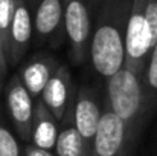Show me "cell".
I'll return each mask as SVG.
<instances>
[{"label": "cell", "mask_w": 157, "mask_h": 156, "mask_svg": "<svg viewBox=\"0 0 157 156\" xmlns=\"http://www.w3.org/2000/svg\"><path fill=\"white\" fill-rule=\"evenodd\" d=\"M131 3L133 0H102L96 12L89 55L95 70L104 78L111 77L124 66Z\"/></svg>", "instance_id": "6da1fadb"}, {"label": "cell", "mask_w": 157, "mask_h": 156, "mask_svg": "<svg viewBox=\"0 0 157 156\" xmlns=\"http://www.w3.org/2000/svg\"><path fill=\"white\" fill-rule=\"evenodd\" d=\"M105 107L124 121L128 144L133 146L144 121H147L142 78L125 66L108 77Z\"/></svg>", "instance_id": "7a4b0ae2"}, {"label": "cell", "mask_w": 157, "mask_h": 156, "mask_svg": "<svg viewBox=\"0 0 157 156\" xmlns=\"http://www.w3.org/2000/svg\"><path fill=\"white\" fill-rule=\"evenodd\" d=\"M157 45V0H133L127 32L124 66L142 78L148 57Z\"/></svg>", "instance_id": "3957f363"}, {"label": "cell", "mask_w": 157, "mask_h": 156, "mask_svg": "<svg viewBox=\"0 0 157 156\" xmlns=\"http://www.w3.org/2000/svg\"><path fill=\"white\" fill-rule=\"evenodd\" d=\"M64 32L69 43V55L73 64H81L90 49L92 9L89 0H63Z\"/></svg>", "instance_id": "277c9868"}, {"label": "cell", "mask_w": 157, "mask_h": 156, "mask_svg": "<svg viewBox=\"0 0 157 156\" xmlns=\"http://www.w3.org/2000/svg\"><path fill=\"white\" fill-rule=\"evenodd\" d=\"M101 113H102V109H101L98 90L89 84L81 86L75 95L73 124L82 139L84 156H90L92 153L93 139L98 130Z\"/></svg>", "instance_id": "5b68a950"}, {"label": "cell", "mask_w": 157, "mask_h": 156, "mask_svg": "<svg viewBox=\"0 0 157 156\" xmlns=\"http://www.w3.org/2000/svg\"><path fill=\"white\" fill-rule=\"evenodd\" d=\"M5 101H6L8 116L14 126L17 136L23 142L29 144L35 101L32 100V97L23 86L18 74H14L8 80L5 86Z\"/></svg>", "instance_id": "8992f818"}, {"label": "cell", "mask_w": 157, "mask_h": 156, "mask_svg": "<svg viewBox=\"0 0 157 156\" xmlns=\"http://www.w3.org/2000/svg\"><path fill=\"white\" fill-rule=\"evenodd\" d=\"M131 147L124 121L105 107L101 113L90 156H121L125 152H131Z\"/></svg>", "instance_id": "52a82bcc"}, {"label": "cell", "mask_w": 157, "mask_h": 156, "mask_svg": "<svg viewBox=\"0 0 157 156\" xmlns=\"http://www.w3.org/2000/svg\"><path fill=\"white\" fill-rule=\"evenodd\" d=\"M32 25L38 45H59L66 37L63 0H40L34 9Z\"/></svg>", "instance_id": "ba28073f"}, {"label": "cell", "mask_w": 157, "mask_h": 156, "mask_svg": "<svg viewBox=\"0 0 157 156\" xmlns=\"http://www.w3.org/2000/svg\"><path fill=\"white\" fill-rule=\"evenodd\" d=\"M75 87L72 81L70 70L66 64H59L53 72L46 87L41 92L40 100L49 109V112L55 116L58 122H61L67 113V110L75 103Z\"/></svg>", "instance_id": "9c48e42d"}, {"label": "cell", "mask_w": 157, "mask_h": 156, "mask_svg": "<svg viewBox=\"0 0 157 156\" xmlns=\"http://www.w3.org/2000/svg\"><path fill=\"white\" fill-rule=\"evenodd\" d=\"M34 25L32 12L26 0H17L15 12L9 29V46H8V64H18L28 51L32 40Z\"/></svg>", "instance_id": "30bf717a"}, {"label": "cell", "mask_w": 157, "mask_h": 156, "mask_svg": "<svg viewBox=\"0 0 157 156\" xmlns=\"http://www.w3.org/2000/svg\"><path fill=\"white\" fill-rule=\"evenodd\" d=\"M58 66L59 64L55 60V57L48 52H37L23 63L18 77L34 101H37L41 97L43 89L46 87L48 81L58 69Z\"/></svg>", "instance_id": "8fae6325"}, {"label": "cell", "mask_w": 157, "mask_h": 156, "mask_svg": "<svg viewBox=\"0 0 157 156\" xmlns=\"http://www.w3.org/2000/svg\"><path fill=\"white\" fill-rule=\"evenodd\" d=\"M58 133H59L58 121L49 112V109L43 104V101L38 98L35 101V109H34V119H32L29 144H32L38 149L52 152L55 149Z\"/></svg>", "instance_id": "7c38bea8"}, {"label": "cell", "mask_w": 157, "mask_h": 156, "mask_svg": "<svg viewBox=\"0 0 157 156\" xmlns=\"http://www.w3.org/2000/svg\"><path fill=\"white\" fill-rule=\"evenodd\" d=\"M61 124L63 126L59 129L53 149L55 156H84L82 139L73 124V106L67 110Z\"/></svg>", "instance_id": "4fadbf2b"}, {"label": "cell", "mask_w": 157, "mask_h": 156, "mask_svg": "<svg viewBox=\"0 0 157 156\" xmlns=\"http://www.w3.org/2000/svg\"><path fill=\"white\" fill-rule=\"evenodd\" d=\"M142 87L145 95V116L147 119L157 110V45L148 57L142 74Z\"/></svg>", "instance_id": "5bb4252c"}, {"label": "cell", "mask_w": 157, "mask_h": 156, "mask_svg": "<svg viewBox=\"0 0 157 156\" xmlns=\"http://www.w3.org/2000/svg\"><path fill=\"white\" fill-rule=\"evenodd\" d=\"M15 5L17 0H0V38L5 46L6 57H8V46H9V29L15 12Z\"/></svg>", "instance_id": "9a60e30c"}, {"label": "cell", "mask_w": 157, "mask_h": 156, "mask_svg": "<svg viewBox=\"0 0 157 156\" xmlns=\"http://www.w3.org/2000/svg\"><path fill=\"white\" fill-rule=\"evenodd\" d=\"M0 156H23L17 136L0 118Z\"/></svg>", "instance_id": "2e32d148"}, {"label": "cell", "mask_w": 157, "mask_h": 156, "mask_svg": "<svg viewBox=\"0 0 157 156\" xmlns=\"http://www.w3.org/2000/svg\"><path fill=\"white\" fill-rule=\"evenodd\" d=\"M25 156H55L52 152L49 150H43V149H38L32 144H26L25 147Z\"/></svg>", "instance_id": "e0dca14e"}, {"label": "cell", "mask_w": 157, "mask_h": 156, "mask_svg": "<svg viewBox=\"0 0 157 156\" xmlns=\"http://www.w3.org/2000/svg\"><path fill=\"white\" fill-rule=\"evenodd\" d=\"M8 57H6V51H5V46L2 43V38H0V78H5L6 77V72H8Z\"/></svg>", "instance_id": "ac0fdd59"}, {"label": "cell", "mask_w": 157, "mask_h": 156, "mask_svg": "<svg viewBox=\"0 0 157 156\" xmlns=\"http://www.w3.org/2000/svg\"><path fill=\"white\" fill-rule=\"evenodd\" d=\"M101 3H102V0H89V5H90V9H92V12H93V14H96V12H98V9H99Z\"/></svg>", "instance_id": "d6986e66"}, {"label": "cell", "mask_w": 157, "mask_h": 156, "mask_svg": "<svg viewBox=\"0 0 157 156\" xmlns=\"http://www.w3.org/2000/svg\"><path fill=\"white\" fill-rule=\"evenodd\" d=\"M26 3H28V6L31 8V11H34V9H35V6L40 3V0H26Z\"/></svg>", "instance_id": "ffe728a7"}, {"label": "cell", "mask_w": 157, "mask_h": 156, "mask_svg": "<svg viewBox=\"0 0 157 156\" xmlns=\"http://www.w3.org/2000/svg\"><path fill=\"white\" fill-rule=\"evenodd\" d=\"M3 83H5V78H0V95H2V89H3Z\"/></svg>", "instance_id": "44dd1931"}, {"label": "cell", "mask_w": 157, "mask_h": 156, "mask_svg": "<svg viewBox=\"0 0 157 156\" xmlns=\"http://www.w3.org/2000/svg\"><path fill=\"white\" fill-rule=\"evenodd\" d=\"M121 156H131V152H125V153H122Z\"/></svg>", "instance_id": "7402d4cb"}]
</instances>
